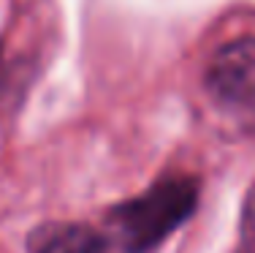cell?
Returning a JSON list of instances; mask_svg holds the SVG:
<instances>
[{
	"instance_id": "1",
	"label": "cell",
	"mask_w": 255,
	"mask_h": 253,
	"mask_svg": "<svg viewBox=\"0 0 255 253\" xmlns=\"http://www.w3.org/2000/svg\"><path fill=\"white\" fill-rule=\"evenodd\" d=\"M196 207V183L174 177L152 191L120 204L101 229L114 253H149L177 229Z\"/></svg>"
},
{
	"instance_id": "2",
	"label": "cell",
	"mask_w": 255,
	"mask_h": 253,
	"mask_svg": "<svg viewBox=\"0 0 255 253\" xmlns=\"http://www.w3.org/2000/svg\"><path fill=\"white\" fill-rule=\"evenodd\" d=\"M206 87L217 104L228 109H255V38L242 35L212 55L206 68Z\"/></svg>"
},
{
	"instance_id": "3",
	"label": "cell",
	"mask_w": 255,
	"mask_h": 253,
	"mask_svg": "<svg viewBox=\"0 0 255 253\" xmlns=\"http://www.w3.org/2000/svg\"><path fill=\"white\" fill-rule=\"evenodd\" d=\"M27 253H114V248L101 226L44 224L30 234Z\"/></svg>"
},
{
	"instance_id": "4",
	"label": "cell",
	"mask_w": 255,
	"mask_h": 253,
	"mask_svg": "<svg viewBox=\"0 0 255 253\" xmlns=\"http://www.w3.org/2000/svg\"><path fill=\"white\" fill-rule=\"evenodd\" d=\"M236 253H255V185L250 188V194L245 196V204H242Z\"/></svg>"
}]
</instances>
